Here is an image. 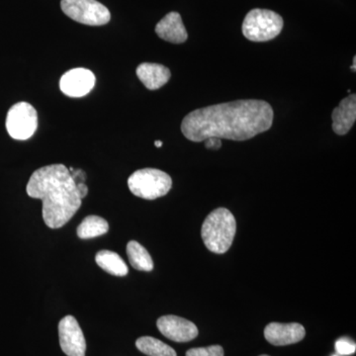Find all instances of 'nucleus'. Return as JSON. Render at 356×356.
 Instances as JSON below:
<instances>
[{
    "instance_id": "16",
    "label": "nucleus",
    "mask_w": 356,
    "mask_h": 356,
    "mask_svg": "<svg viewBox=\"0 0 356 356\" xmlns=\"http://www.w3.org/2000/svg\"><path fill=\"white\" fill-rule=\"evenodd\" d=\"M129 261L134 268L140 271H152L154 269V261L149 252L136 241H131L127 245Z\"/></svg>"
},
{
    "instance_id": "24",
    "label": "nucleus",
    "mask_w": 356,
    "mask_h": 356,
    "mask_svg": "<svg viewBox=\"0 0 356 356\" xmlns=\"http://www.w3.org/2000/svg\"><path fill=\"white\" fill-rule=\"evenodd\" d=\"M154 146L158 147H163V142H161V140H156V142H154Z\"/></svg>"
},
{
    "instance_id": "20",
    "label": "nucleus",
    "mask_w": 356,
    "mask_h": 356,
    "mask_svg": "<svg viewBox=\"0 0 356 356\" xmlns=\"http://www.w3.org/2000/svg\"><path fill=\"white\" fill-rule=\"evenodd\" d=\"M336 350L341 355H350L355 353L356 346L355 343L346 339H339L336 343Z\"/></svg>"
},
{
    "instance_id": "7",
    "label": "nucleus",
    "mask_w": 356,
    "mask_h": 356,
    "mask_svg": "<svg viewBox=\"0 0 356 356\" xmlns=\"http://www.w3.org/2000/svg\"><path fill=\"white\" fill-rule=\"evenodd\" d=\"M38 127L36 109L27 102L16 103L7 113L6 129L15 140L30 139Z\"/></svg>"
},
{
    "instance_id": "26",
    "label": "nucleus",
    "mask_w": 356,
    "mask_h": 356,
    "mask_svg": "<svg viewBox=\"0 0 356 356\" xmlns=\"http://www.w3.org/2000/svg\"><path fill=\"white\" fill-rule=\"evenodd\" d=\"M261 356H269V355H261Z\"/></svg>"
},
{
    "instance_id": "8",
    "label": "nucleus",
    "mask_w": 356,
    "mask_h": 356,
    "mask_svg": "<svg viewBox=\"0 0 356 356\" xmlns=\"http://www.w3.org/2000/svg\"><path fill=\"white\" fill-rule=\"evenodd\" d=\"M58 337L62 350L67 356H86V341L76 318L65 316L58 324Z\"/></svg>"
},
{
    "instance_id": "12",
    "label": "nucleus",
    "mask_w": 356,
    "mask_h": 356,
    "mask_svg": "<svg viewBox=\"0 0 356 356\" xmlns=\"http://www.w3.org/2000/svg\"><path fill=\"white\" fill-rule=\"evenodd\" d=\"M332 130L337 135L343 136L350 132L356 120V95L344 98L334 108L332 115Z\"/></svg>"
},
{
    "instance_id": "5",
    "label": "nucleus",
    "mask_w": 356,
    "mask_h": 356,
    "mask_svg": "<svg viewBox=\"0 0 356 356\" xmlns=\"http://www.w3.org/2000/svg\"><path fill=\"white\" fill-rule=\"evenodd\" d=\"M282 17L267 9H252L243 23V36L252 42L270 41L282 31Z\"/></svg>"
},
{
    "instance_id": "2",
    "label": "nucleus",
    "mask_w": 356,
    "mask_h": 356,
    "mask_svg": "<svg viewBox=\"0 0 356 356\" xmlns=\"http://www.w3.org/2000/svg\"><path fill=\"white\" fill-rule=\"evenodd\" d=\"M26 191L30 197L42 200L44 222L51 229L62 228L81 206L76 184L69 168L60 163L35 170Z\"/></svg>"
},
{
    "instance_id": "27",
    "label": "nucleus",
    "mask_w": 356,
    "mask_h": 356,
    "mask_svg": "<svg viewBox=\"0 0 356 356\" xmlns=\"http://www.w3.org/2000/svg\"><path fill=\"white\" fill-rule=\"evenodd\" d=\"M334 356H337V355H334Z\"/></svg>"
},
{
    "instance_id": "23",
    "label": "nucleus",
    "mask_w": 356,
    "mask_h": 356,
    "mask_svg": "<svg viewBox=\"0 0 356 356\" xmlns=\"http://www.w3.org/2000/svg\"><path fill=\"white\" fill-rule=\"evenodd\" d=\"M77 192H79V197L83 200V198H86L88 194V187L86 186V184H76Z\"/></svg>"
},
{
    "instance_id": "19",
    "label": "nucleus",
    "mask_w": 356,
    "mask_h": 356,
    "mask_svg": "<svg viewBox=\"0 0 356 356\" xmlns=\"http://www.w3.org/2000/svg\"><path fill=\"white\" fill-rule=\"evenodd\" d=\"M186 356H224V350L221 346L191 348V350H187Z\"/></svg>"
},
{
    "instance_id": "18",
    "label": "nucleus",
    "mask_w": 356,
    "mask_h": 356,
    "mask_svg": "<svg viewBox=\"0 0 356 356\" xmlns=\"http://www.w3.org/2000/svg\"><path fill=\"white\" fill-rule=\"evenodd\" d=\"M136 346L147 356H177L172 348L152 337H140L136 341Z\"/></svg>"
},
{
    "instance_id": "25",
    "label": "nucleus",
    "mask_w": 356,
    "mask_h": 356,
    "mask_svg": "<svg viewBox=\"0 0 356 356\" xmlns=\"http://www.w3.org/2000/svg\"><path fill=\"white\" fill-rule=\"evenodd\" d=\"M351 70H353V72H355L356 70V57L353 58V65L351 67Z\"/></svg>"
},
{
    "instance_id": "13",
    "label": "nucleus",
    "mask_w": 356,
    "mask_h": 356,
    "mask_svg": "<svg viewBox=\"0 0 356 356\" xmlns=\"http://www.w3.org/2000/svg\"><path fill=\"white\" fill-rule=\"evenodd\" d=\"M159 38L172 44H182L188 38L181 16L177 13L166 14L156 26Z\"/></svg>"
},
{
    "instance_id": "21",
    "label": "nucleus",
    "mask_w": 356,
    "mask_h": 356,
    "mask_svg": "<svg viewBox=\"0 0 356 356\" xmlns=\"http://www.w3.org/2000/svg\"><path fill=\"white\" fill-rule=\"evenodd\" d=\"M69 170L76 184L86 182V175L83 170H76V168H70Z\"/></svg>"
},
{
    "instance_id": "22",
    "label": "nucleus",
    "mask_w": 356,
    "mask_h": 356,
    "mask_svg": "<svg viewBox=\"0 0 356 356\" xmlns=\"http://www.w3.org/2000/svg\"><path fill=\"white\" fill-rule=\"evenodd\" d=\"M205 142V147L209 149H219L222 146L221 139L218 138H209V139L204 140Z\"/></svg>"
},
{
    "instance_id": "3",
    "label": "nucleus",
    "mask_w": 356,
    "mask_h": 356,
    "mask_svg": "<svg viewBox=\"0 0 356 356\" xmlns=\"http://www.w3.org/2000/svg\"><path fill=\"white\" fill-rule=\"evenodd\" d=\"M236 222L231 211L218 208L206 218L201 229V236L206 248L214 254L228 252L236 236Z\"/></svg>"
},
{
    "instance_id": "10",
    "label": "nucleus",
    "mask_w": 356,
    "mask_h": 356,
    "mask_svg": "<svg viewBox=\"0 0 356 356\" xmlns=\"http://www.w3.org/2000/svg\"><path fill=\"white\" fill-rule=\"evenodd\" d=\"M95 76L91 70L79 67L65 72L60 81L62 92L70 97H83L92 90Z\"/></svg>"
},
{
    "instance_id": "14",
    "label": "nucleus",
    "mask_w": 356,
    "mask_h": 356,
    "mask_svg": "<svg viewBox=\"0 0 356 356\" xmlns=\"http://www.w3.org/2000/svg\"><path fill=\"white\" fill-rule=\"evenodd\" d=\"M138 77L149 90H156L168 83L172 76L170 69L165 65L143 63L136 70Z\"/></svg>"
},
{
    "instance_id": "15",
    "label": "nucleus",
    "mask_w": 356,
    "mask_h": 356,
    "mask_svg": "<svg viewBox=\"0 0 356 356\" xmlns=\"http://www.w3.org/2000/svg\"><path fill=\"white\" fill-rule=\"evenodd\" d=\"M95 261L103 270L115 276H125L128 274V266L120 255L111 250H100L96 254Z\"/></svg>"
},
{
    "instance_id": "4",
    "label": "nucleus",
    "mask_w": 356,
    "mask_h": 356,
    "mask_svg": "<svg viewBox=\"0 0 356 356\" xmlns=\"http://www.w3.org/2000/svg\"><path fill=\"white\" fill-rule=\"evenodd\" d=\"M128 186L137 197L154 200L166 195L172 186V179L168 173L156 168H144L133 173L128 179Z\"/></svg>"
},
{
    "instance_id": "1",
    "label": "nucleus",
    "mask_w": 356,
    "mask_h": 356,
    "mask_svg": "<svg viewBox=\"0 0 356 356\" xmlns=\"http://www.w3.org/2000/svg\"><path fill=\"white\" fill-rule=\"evenodd\" d=\"M273 109L264 100H236L196 109L184 117L181 132L191 142L245 140L273 126Z\"/></svg>"
},
{
    "instance_id": "11",
    "label": "nucleus",
    "mask_w": 356,
    "mask_h": 356,
    "mask_svg": "<svg viewBox=\"0 0 356 356\" xmlns=\"http://www.w3.org/2000/svg\"><path fill=\"white\" fill-rule=\"evenodd\" d=\"M305 336V327L298 323H290V324L270 323L264 329V337L266 341L276 346L299 343Z\"/></svg>"
},
{
    "instance_id": "9",
    "label": "nucleus",
    "mask_w": 356,
    "mask_h": 356,
    "mask_svg": "<svg viewBox=\"0 0 356 356\" xmlns=\"http://www.w3.org/2000/svg\"><path fill=\"white\" fill-rule=\"evenodd\" d=\"M159 331L175 343H188L198 336V329L193 323L177 316H163L156 322Z\"/></svg>"
},
{
    "instance_id": "17",
    "label": "nucleus",
    "mask_w": 356,
    "mask_h": 356,
    "mask_svg": "<svg viewBox=\"0 0 356 356\" xmlns=\"http://www.w3.org/2000/svg\"><path fill=\"white\" fill-rule=\"evenodd\" d=\"M109 231V225L106 220L95 215L88 216L77 227V236L83 240L97 238L105 235Z\"/></svg>"
},
{
    "instance_id": "6",
    "label": "nucleus",
    "mask_w": 356,
    "mask_h": 356,
    "mask_svg": "<svg viewBox=\"0 0 356 356\" xmlns=\"http://www.w3.org/2000/svg\"><path fill=\"white\" fill-rule=\"evenodd\" d=\"M60 7L65 15L84 25L102 26L111 19L108 8L97 0H62Z\"/></svg>"
}]
</instances>
